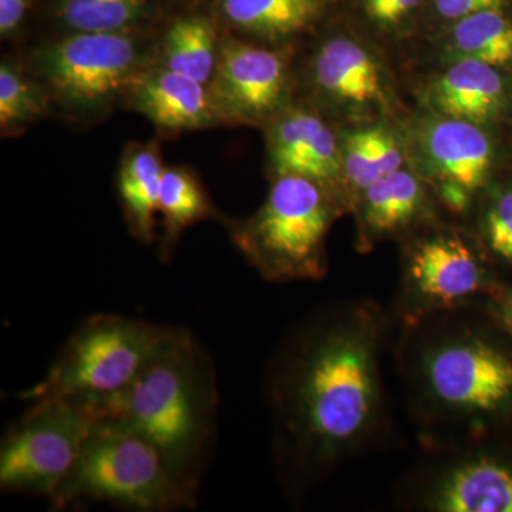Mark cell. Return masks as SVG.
Listing matches in <instances>:
<instances>
[{"mask_svg":"<svg viewBox=\"0 0 512 512\" xmlns=\"http://www.w3.org/2000/svg\"><path fill=\"white\" fill-rule=\"evenodd\" d=\"M100 419L133 430L170 473L197 493L214 431L217 387L210 357L188 330L173 338L126 389L99 400Z\"/></svg>","mask_w":512,"mask_h":512,"instance_id":"cell-1","label":"cell"},{"mask_svg":"<svg viewBox=\"0 0 512 512\" xmlns=\"http://www.w3.org/2000/svg\"><path fill=\"white\" fill-rule=\"evenodd\" d=\"M286 367L278 403L302 456L326 458L366 429L376 404L373 335L340 326L306 340Z\"/></svg>","mask_w":512,"mask_h":512,"instance_id":"cell-2","label":"cell"},{"mask_svg":"<svg viewBox=\"0 0 512 512\" xmlns=\"http://www.w3.org/2000/svg\"><path fill=\"white\" fill-rule=\"evenodd\" d=\"M104 501L140 512H168L197 505V493L170 473L156 448L110 419L93 424L80 456L50 497L53 507Z\"/></svg>","mask_w":512,"mask_h":512,"instance_id":"cell-3","label":"cell"},{"mask_svg":"<svg viewBox=\"0 0 512 512\" xmlns=\"http://www.w3.org/2000/svg\"><path fill=\"white\" fill-rule=\"evenodd\" d=\"M177 328L119 315L82 323L35 386L19 399L99 400L126 389L173 338Z\"/></svg>","mask_w":512,"mask_h":512,"instance_id":"cell-4","label":"cell"},{"mask_svg":"<svg viewBox=\"0 0 512 512\" xmlns=\"http://www.w3.org/2000/svg\"><path fill=\"white\" fill-rule=\"evenodd\" d=\"M332 205L322 184L302 175H278L254 217L232 229L235 245L259 272L275 281L320 278Z\"/></svg>","mask_w":512,"mask_h":512,"instance_id":"cell-5","label":"cell"},{"mask_svg":"<svg viewBox=\"0 0 512 512\" xmlns=\"http://www.w3.org/2000/svg\"><path fill=\"white\" fill-rule=\"evenodd\" d=\"M99 410L89 400L36 402L0 447V488L52 497L80 456Z\"/></svg>","mask_w":512,"mask_h":512,"instance_id":"cell-6","label":"cell"},{"mask_svg":"<svg viewBox=\"0 0 512 512\" xmlns=\"http://www.w3.org/2000/svg\"><path fill=\"white\" fill-rule=\"evenodd\" d=\"M138 47L123 33H76L40 53L39 69L64 103L99 109L126 90L136 74Z\"/></svg>","mask_w":512,"mask_h":512,"instance_id":"cell-7","label":"cell"},{"mask_svg":"<svg viewBox=\"0 0 512 512\" xmlns=\"http://www.w3.org/2000/svg\"><path fill=\"white\" fill-rule=\"evenodd\" d=\"M426 379L433 396L458 412H494L512 397L511 360L480 340H457L434 350Z\"/></svg>","mask_w":512,"mask_h":512,"instance_id":"cell-8","label":"cell"},{"mask_svg":"<svg viewBox=\"0 0 512 512\" xmlns=\"http://www.w3.org/2000/svg\"><path fill=\"white\" fill-rule=\"evenodd\" d=\"M286 89L288 73L279 53L241 42L220 47L210 89L215 117L256 123L281 109Z\"/></svg>","mask_w":512,"mask_h":512,"instance_id":"cell-9","label":"cell"},{"mask_svg":"<svg viewBox=\"0 0 512 512\" xmlns=\"http://www.w3.org/2000/svg\"><path fill=\"white\" fill-rule=\"evenodd\" d=\"M205 84L173 70L134 74L126 90L131 106L167 130H194L214 119Z\"/></svg>","mask_w":512,"mask_h":512,"instance_id":"cell-10","label":"cell"},{"mask_svg":"<svg viewBox=\"0 0 512 512\" xmlns=\"http://www.w3.org/2000/svg\"><path fill=\"white\" fill-rule=\"evenodd\" d=\"M410 279L426 301L450 306L480 291L483 271L460 238L436 237L423 242L414 252Z\"/></svg>","mask_w":512,"mask_h":512,"instance_id":"cell-11","label":"cell"},{"mask_svg":"<svg viewBox=\"0 0 512 512\" xmlns=\"http://www.w3.org/2000/svg\"><path fill=\"white\" fill-rule=\"evenodd\" d=\"M313 77L320 92L338 103L366 107L384 99L379 64L365 47L348 37H335L320 46Z\"/></svg>","mask_w":512,"mask_h":512,"instance_id":"cell-12","label":"cell"},{"mask_svg":"<svg viewBox=\"0 0 512 512\" xmlns=\"http://www.w3.org/2000/svg\"><path fill=\"white\" fill-rule=\"evenodd\" d=\"M423 146L443 180L454 181L470 192L487 180L493 148L478 124L453 117L434 120L424 131Z\"/></svg>","mask_w":512,"mask_h":512,"instance_id":"cell-13","label":"cell"},{"mask_svg":"<svg viewBox=\"0 0 512 512\" xmlns=\"http://www.w3.org/2000/svg\"><path fill=\"white\" fill-rule=\"evenodd\" d=\"M429 99L444 117L483 126L500 113L504 83L497 67L461 57L433 83Z\"/></svg>","mask_w":512,"mask_h":512,"instance_id":"cell-14","label":"cell"},{"mask_svg":"<svg viewBox=\"0 0 512 512\" xmlns=\"http://www.w3.org/2000/svg\"><path fill=\"white\" fill-rule=\"evenodd\" d=\"M441 512H512V471L480 458L450 471L433 494Z\"/></svg>","mask_w":512,"mask_h":512,"instance_id":"cell-15","label":"cell"},{"mask_svg":"<svg viewBox=\"0 0 512 512\" xmlns=\"http://www.w3.org/2000/svg\"><path fill=\"white\" fill-rule=\"evenodd\" d=\"M164 168L156 147L130 151L121 164L119 192L131 232L141 241L156 237V214Z\"/></svg>","mask_w":512,"mask_h":512,"instance_id":"cell-16","label":"cell"},{"mask_svg":"<svg viewBox=\"0 0 512 512\" xmlns=\"http://www.w3.org/2000/svg\"><path fill=\"white\" fill-rule=\"evenodd\" d=\"M363 192V222L372 234H390L406 227L423 204L419 180L403 168L384 175Z\"/></svg>","mask_w":512,"mask_h":512,"instance_id":"cell-17","label":"cell"},{"mask_svg":"<svg viewBox=\"0 0 512 512\" xmlns=\"http://www.w3.org/2000/svg\"><path fill=\"white\" fill-rule=\"evenodd\" d=\"M232 25L271 37L293 35L318 16L320 0H224Z\"/></svg>","mask_w":512,"mask_h":512,"instance_id":"cell-18","label":"cell"},{"mask_svg":"<svg viewBox=\"0 0 512 512\" xmlns=\"http://www.w3.org/2000/svg\"><path fill=\"white\" fill-rule=\"evenodd\" d=\"M218 52L214 28L207 19L177 20L165 36L164 66L207 84L214 76Z\"/></svg>","mask_w":512,"mask_h":512,"instance_id":"cell-19","label":"cell"},{"mask_svg":"<svg viewBox=\"0 0 512 512\" xmlns=\"http://www.w3.org/2000/svg\"><path fill=\"white\" fill-rule=\"evenodd\" d=\"M451 42L458 55L466 59L494 67L512 63V23L500 9L457 20Z\"/></svg>","mask_w":512,"mask_h":512,"instance_id":"cell-20","label":"cell"},{"mask_svg":"<svg viewBox=\"0 0 512 512\" xmlns=\"http://www.w3.org/2000/svg\"><path fill=\"white\" fill-rule=\"evenodd\" d=\"M158 212L165 225L164 255L185 228L215 214L198 181L178 168H164Z\"/></svg>","mask_w":512,"mask_h":512,"instance_id":"cell-21","label":"cell"},{"mask_svg":"<svg viewBox=\"0 0 512 512\" xmlns=\"http://www.w3.org/2000/svg\"><path fill=\"white\" fill-rule=\"evenodd\" d=\"M146 10V0H62L59 15L77 33H123Z\"/></svg>","mask_w":512,"mask_h":512,"instance_id":"cell-22","label":"cell"},{"mask_svg":"<svg viewBox=\"0 0 512 512\" xmlns=\"http://www.w3.org/2000/svg\"><path fill=\"white\" fill-rule=\"evenodd\" d=\"M315 114L292 111L275 124L269 140L271 161L278 175L305 174V151Z\"/></svg>","mask_w":512,"mask_h":512,"instance_id":"cell-23","label":"cell"},{"mask_svg":"<svg viewBox=\"0 0 512 512\" xmlns=\"http://www.w3.org/2000/svg\"><path fill=\"white\" fill-rule=\"evenodd\" d=\"M42 110L36 87L9 64L0 67V126L3 131L22 127Z\"/></svg>","mask_w":512,"mask_h":512,"instance_id":"cell-24","label":"cell"},{"mask_svg":"<svg viewBox=\"0 0 512 512\" xmlns=\"http://www.w3.org/2000/svg\"><path fill=\"white\" fill-rule=\"evenodd\" d=\"M342 170L350 183L365 191L373 184L372 128L356 131L346 137L342 154Z\"/></svg>","mask_w":512,"mask_h":512,"instance_id":"cell-25","label":"cell"},{"mask_svg":"<svg viewBox=\"0 0 512 512\" xmlns=\"http://www.w3.org/2000/svg\"><path fill=\"white\" fill-rule=\"evenodd\" d=\"M487 231L491 248L498 255L512 261V191L498 198L488 212Z\"/></svg>","mask_w":512,"mask_h":512,"instance_id":"cell-26","label":"cell"},{"mask_svg":"<svg viewBox=\"0 0 512 512\" xmlns=\"http://www.w3.org/2000/svg\"><path fill=\"white\" fill-rule=\"evenodd\" d=\"M421 0H366V12L380 25H394L406 18Z\"/></svg>","mask_w":512,"mask_h":512,"instance_id":"cell-27","label":"cell"},{"mask_svg":"<svg viewBox=\"0 0 512 512\" xmlns=\"http://www.w3.org/2000/svg\"><path fill=\"white\" fill-rule=\"evenodd\" d=\"M505 0H434L443 18L460 20L484 10L500 9Z\"/></svg>","mask_w":512,"mask_h":512,"instance_id":"cell-28","label":"cell"},{"mask_svg":"<svg viewBox=\"0 0 512 512\" xmlns=\"http://www.w3.org/2000/svg\"><path fill=\"white\" fill-rule=\"evenodd\" d=\"M26 12V0H0V32L9 35L18 29Z\"/></svg>","mask_w":512,"mask_h":512,"instance_id":"cell-29","label":"cell"},{"mask_svg":"<svg viewBox=\"0 0 512 512\" xmlns=\"http://www.w3.org/2000/svg\"><path fill=\"white\" fill-rule=\"evenodd\" d=\"M441 197L451 210L463 211L467 207L468 201H470V191L463 185L454 183V181L443 180Z\"/></svg>","mask_w":512,"mask_h":512,"instance_id":"cell-30","label":"cell"},{"mask_svg":"<svg viewBox=\"0 0 512 512\" xmlns=\"http://www.w3.org/2000/svg\"><path fill=\"white\" fill-rule=\"evenodd\" d=\"M500 312L505 325L512 330V292L504 299Z\"/></svg>","mask_w":512,"mask_h":512,"instance_id":"cell-31","label":"cell"}]
</instances>
